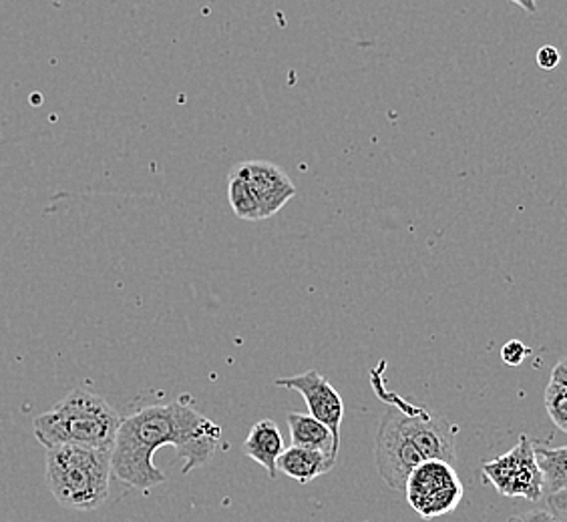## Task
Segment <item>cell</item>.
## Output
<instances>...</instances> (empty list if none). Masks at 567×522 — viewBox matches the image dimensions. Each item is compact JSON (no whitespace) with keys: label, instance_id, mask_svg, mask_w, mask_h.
Instances as JSON below:
<instances>
[{"label":"cell","instance_id":"cell-1","mask_svg":"<svg viewBox=\"0 0 567 522\" xmlns=\"http://www.w3.org/2000/svg\"><path fill=\"white\" fill-rule=\"evenodd\" d=\"M221 428L208 416L186 404L147 406L121 420L120 432L111 450L115 479L132 489L152 490L167 477L153 464V455L162 447H174L184 460L182 472L206 467L216 455Z\"/></svg>","mask_w":567,"mask_h":522},{"label":"cell","instance_id":"cell-2","mask_svg":"<svg viewBox=\"0 0 567 522\" xmlns=\"http://www.w3.org/2000/svg\"><path fill=\"white\" fill-rule=\"evenodd\" d=\"M457 428L425 408L391 406L379 422L374 462L382 480L393 490H404L409 474L426 460L455 462Z\"/></svg>","mask_w":567,"mask_h":522},{"label":"cell","instance_id":"cell-3","mask_svg":"<svg viewBox=\"0 0 567 522\" xmlns=\"http://www.w3.org/2000/svg\"><path fill=\"white\" fill-rule=\"evenodd\" d=\"M34 436L47 450L56 447H89L113 450L121 416L97 394L73 390L51 410L34 418Z\"/></svg>","mask_w":567,"mask_h":522},{"label":"cell","instance_id":"cell-4","mask_svg":"<svg viewBox=\"0 0 567 522\" xmlns=\"http://www.w3.org/2000/svg\"><path fill=\"white\" fill-rule=\"evenodd\" d=\"M111 474V450L73 445L47 450V487L71 511H95L107 501Z\"/></svg>","mask_w":567,"mask_h":522},{"label":"cell","instance_id":"cell-5","mask_svg":"<svg viewBox=\"0 0 567 522\" xmlns=\"http://www.w3.org/2000/svg\"><path fill=\"white\" fill-rule=\"evenodd\" d=\"M404 492L413 511L421 519L433 521L455 511L463 501L465 489L451 462L426 460L409 474Z\"/></svg>","mask_w":567,"mask_h":522},{"label":"cell","instance_id":"cell-6","mask_svg":"<svg viewBox=\"0 0 567 522\" xmlns=\"http://www.w3.org/2000/svg\"><path fill=\"white\" fill-rule=\"evenodd\" d=\"M483 479L502 497L539 501L544 497V474L535 458V442L529 436H519V442L502 457L481 467Z\"/></svg>","mask_w":567,"mask_h":522},{"label":"cell","instance_id":"cell-7","mask_svg":"<svg viewBox=\"0 0 567 522\" xmlns=\"http://www.w3.org/2000/svg\"><path fill=\"white\" fill-rule=\"evenodd\" d=\"M278 388L300 392L305 398L310 416H315L322 425H327L340 445V426L344 418V403L339 390L318 370H308L292 378H278L274 382Z\"/></svg>","mask_w":567,"mask_h":522},{"label":"cell","instance_id":"cell-8","mask_svg":"<svg viewBox=\"0 0 567 522\" xmlns=\"http://www.w3.org/2000/svg\"><path fill=\"white\" fill-rule=\"evenodd\" d=\"M251 187L262 209V218H274L296 196L295 181L282 167L270 161H244L231 167Z\"/></svg>","mask_w":567,"mask_h":522},{"label":"cell","instance_id":"cell-9","mask_svg":"<svg viewBox=\"0 0 567 522\" xmlns=\"http://www.w3.org/2000/svg\"><path fill=\"white\" fill-rule=\"evenodd\" d=\"M244 452L266 468L270 479L278 477V458L282 457L284 440L280 428L274 420H260L251 426L250 435L244 442Z\"/></svg>","mask_w":567,"mask_h":522},{"label":"cell","instance_id":"cell-10","mask_svg":"<svg viewBox=\"0 0 567 522\" xmlns=\"http://www.w3.org/2000/svg\"><path fill=\"white\" fill-rule=\"evenodd\" d=\"M334 464H337V460L327 457L320 450L290 447L284 450L282 457L278 458V472H282L300 484H308L318 477L330 472Z\"/></svg>","mask_w":567,"mask_h":522},{"label":"cell","instance_id":"cell-11","mask_svg":"<svg viewBox=\"0 0 567 522\" xmlns=\"http://www.w3.org/2000/svg\"><path fill=\"white\" fill-rule=\"evenodd\" d=\"M288 426H290L292 447L320 450V452H324L327 457L334 458V460L339 457L340 445L332 435V430L317 420L315 416L290 413L288 414Z\"/></svg>","mask_w":567,"mask_h":522},{"label":"cell","instance_id":"cell-12","mask_svg":"<svg viewBox=\"0 0 567 522\" xmlns=\"http://www.w3.org/2000/svg\"><path fill=\"white\" fill-rule=\"evenodd\" d=\"M535 458L544 474V490L549 494L567 490V447L544 448L535 445Z\"/></svg>","mask_w":567,"mask_h":522},{"label":"cell","instance_id":"cell-13","mask_svg":"<svg viewBox=\"0 0 567 522\" xmlns=\"http://www.w3.org/2000/svg\"><path fill=\"white\" fill-rule=\"evenodd\" d=\"M228 201L236 218L244 221H262V209L251 187L234 171H229L228 177Z\"/></svg>","mask_w":567,"mask_h":522},{"label":"cell","instance_id":"cell-14","mask_svg":"<svg viewBox=\"0 0 567 522\" xmlns=\"http://www.w3.org/2000/svg\"><path fill=\"white\" fill-rule=\"evenodd\" d=\"M544 403L554 425L567 435V386L549 382Z\"/></svg>","mask_w":567,"mask_h":522},{"label":"cell","instance_id":"cell-15","mask_svg":"<svg viewBox=\"0 0 567 522\" xmlns=\"http://www.w3.org/2000/svg\"><path fill=\"white\" fill-rule=\"evenodd\" d=\"M527 356H529V348L519 340H512L503 346L502 358L507 366H519Z\"/></svg>","mask_w":567,"mask_h":522},{"label":"cell","instance_id":"cell-16","mask_svg":"<svg viewBox=\"0 0 567 522\" xmlns=\"http://www.w3.org/2000/svg\"><path fill=\"white\" fill-rule=\"evenodd\" d=\"M537 65L539 69H544V71H554L559 63H561V53L557 51L556 46H551V44H546V46H542L539 51H537Z\"/></svg>","mask_w":567,"mask_h":522},{"label":"cell","instance_id":"cell-17","mask_svg":"<svg viewBox=\"0 0 567 522\" xmlns=\"http://www.w3.org/2000/svg\"><path fill=\"white\" fill-rule=\"evenodd\" d=\"M507 522H561L551 511H529L509 516Z\"/></svg>","mask_w":567,"mask_h":522},{"label":"cell","instance_id":"cell-18","mask_svg":"<svg viewBox=\"0 0 567 522\" xmlns=\"http://www.w3.org/2000/svg\"><path fill=\"white\" fill-rule=\"evenodd\" d=\"M549 511L556 514L557 519L561 522H567V490L549 494Z\"/></svg>","mask_w":567,"mask_h":522},{"label":"cell","instance_id":"cell-19","mask_svg":"<svg viewBox=\"0 0 567 522\" xmlns=\"http://www.w3.org/2000/svg\"><path fill=\"white\" fill-rule=\"evenodd\" d=\"M549 382H556V384L567 386V356L557 362L556 368L551 372V380Z\"/></svg>","mask_w":567,"mask_h":522},{"label":"cell","instance_id":"cell-20","mask_svg":"<svg viewBox=\"0 0 567 522\" xmlns=\"http://www.w3.org/2000/svg\"><path fill=\"white\" fill-rule=\"evenodd\" d=\"M517 7H522L527 14H535L537 12V2L535 0H512Z\"/></svg>","mask_w":567,"mask_h":522}]
</instances>
